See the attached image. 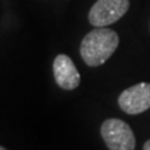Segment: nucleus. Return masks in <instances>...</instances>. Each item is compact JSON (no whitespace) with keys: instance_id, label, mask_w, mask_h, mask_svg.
<instances>
[{"instance_id":"obj_1","label":"nucleus","mask_w":150,"mask_h":150,"mask_svg":"<svg viewBox=\"0 0 150 150\" xmlns=\"http://www.w3.org/2000/svg\"><path fill=\"white\" fill-rule=\"evenodd\" d=\"M119 45V35L106 26L95 28L84 36L80 44V55L89 67L103 65L115 53Z\"/></svg>"},{"instance_id":"obj_2","label":"nucleus","mask_w":150,"mask_h":150,"mask_svg":"<svg viewBox=\"0 0 150 150\" xmlns=\"http://www.w3.org/2000/svg\"><path fill=\"white\" fill-rule=\"evenodd\" d=\"M101 138L109 150H134L135 135L125 121L111 118L103 123L100 128Z\"/></svg>"},{"instance_id":"obj_3","label":"nucleus","mask_w":150,"mask_h":150,"mask_svg":"<svg viewBox=\"0 0 150 150\" xmlns=\"http://www.w3.org/2000/svg\"><path fill=\"white\" fill-rule=\"evenodd\" d=\"M129 0H96L89 11V23L95 28L116 23L129 10Z\"/></svg>"},{"instance_id":"obj_4","label":"nucleus","mask_w":150,"mask_h":150,"mask_svg":"<svg viewBox=\"0 0 150 150\" xmlns=\"http://www.w3.org/2000/svg\"><path fill=\"white\" fill-rule=\"evenodd\" d=\"M120 109L129 115H138L150 109V83H139L125 89L118 98Z\"/></svg>"},{"instance_id":"obj_5","label":"nucleus","mask_w":150,"mask_h":150,"mask_svg":"<svg viewBox=\"0 0 150 150\" xmlns=\"http://www.w3.org/2000/svg\"><path fill=\"white\" fill-rule=\"evenodd\" d=\"M53 73L56 84L64 90L76 89L80 84V74L74 62L65 54H60L54 59Z\"/></svg>"},{"instance_id":"obj_6","label":"nucleus","mask_w":150,"mask_h":150,"mask_svg":"<svg viewBox=\"0 0 150 150\" xmlns=\"http://www.w3.org/2000/svg\"><path fill=\"white\" fill-rule=\"evenodd\" d=\"M143 150H150V139L148 140V142H145L144 146H143Z\"/></svg>"},{"instance_id":"obj_7","label":"nucleus","mask_w":150,"mask_h":150,"mask_svg":"<svg viewBox=\"0 0 150 150\" xmlns=\"http://www.w3.org/2000/svg\"><path fill=\"white\" fill-rule=\"evenodd\" d=\"M0 150H8V149H5V148H3V146H0Z\"/></svg>"}]
</instances>
